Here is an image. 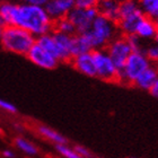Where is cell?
Segmentation results:
<instances>
[{
  "label": "cell",
  "instance_id": "1",
  "mask_svg": "<svg viewBox=\"0 0 158 158\" xmlns=\"http://www.w3.org/2000/svg\"><path fill=\"white\" fill-rule=\"evenodd\" d=\"M0 19L5 26H17L37 37L51 33L53 22L45 8L37 5L0 0Z\"/></svg>",
  "mask_w": 158,
  "mask_h": 158
},
{
  "label": "cell",
  "instance_id": "2",
  "mask_svg": "<svg viewBox=\"0 0 158 158\" xmlns=\"http://www.w3.org/2000/svg\"><path fill=\"white\" fill-rule=\"evenodd\" d=\"M88 41L92 50L105 49L111 41L120 35L118 24L106 17L99 15L93 22L92 26L87 32L81 33Z\"/></svg>",
  "mask_w": 158,
  "mask_h": 158
},
{
  "label": "cell",
  "instance_id": "3",
  "mask_svg": "<svg viewBox=\"0 0 158 158\" xmlns=\"http://www.w3.org/2000/svg\"><path fill=\"white\" fill-rule=\"evenodd\" d=\"M36 37L17 26H5L0 37V46L6 52L26 56L35 44Z\"/></svg>",
  "mask_w": 158,
  "mask_h": 158
},
{
  "label": "cell",
  "instance_id": "4",
  "mask_svg": "<svg viewBox=\"0 0 158 158\" xmlns=\"http://www.w3.org/2000/svg\"><path fill=\"white\" fill-rule=\"evenodd\" d=\"M150 64L152 63L149 62L143 52H132L125 61L123 68L120 70L118 82L122 85L133 86L139 75L143 73Z\"/></svg>",
  "mask_w": 158,
  "mask_h": 158
},
{
  "label": "cell",
  "instance_id": "5",
  "mask_svg": "<svg viewBox=\"0 0 158 158\" xmlns=\"http://www.w3.org/2000/svg\"><path fill=\"white\" fill-rule=\"evenodd\" d=\"M96 67V78L107 82H118L120 71L105 49L93 51Z\"/></svg>",
  "mask_w": 158,
  "mask_h": 158
},
{
  "label": "cell",
  "instance_id": "6",
  "mask_svg": "<svg viewBox=\"0 0 158 158\" xmlns=\"http://www.w3.org/2000/svg\"><path fill=\"white\" fill-rule=\"evenodd\" d=\"M109 56H111L112 61L118 69V71L123 68L125 61L129 58V56L132 53L131 45L128 41V37L118 35V37L111 41L105 48Z\"/></svg>",
  "mask_w": 158,
  "mask_h": 158
},
{
  "label": "cell",
  "instance_id": "7",
  "mask_svg": "<svg viewBox=\"0 0 158 158\" xmlns=\"http://www.w3.org/2000/svg\"><path fill=\"white\" fill-rule=\"evenodd\" d=\"M97 16H98V11L96 8L81 9V8L75 7L67 17L75 26L77 34H81L90 28L93 22Z\"/></svg>",
  "mask_w": 158,
  "mask_h": 158
},
{
  "label": "cell",
  "instance_id": "8",
  "mask_svg": "<svg viewBox=\"0 0 158 158\" xmlns=\"http://www.w3.org/2000/svg\"><path fill=\"white\" fill-rule=\"evenodd\" d=\"M26 58L33 64L45 70L56 69L60 63V61L56 59V56H53L51 53L43 49L42 46L39 45L36 42L31 48V50L27 53Z\"/></svg>",
  "mask_w": 158,
  "mask_h": 158
},
{
  "label": "cell",
  "instance_id": "9",
  "mask_svg": "<svg viewBox=\"0 0 158 158\" xmlns=\"http://www.w3.org/2000/svg\"><path fill=\"white\" fill-rule=\"evenodd\" d=\"M46 13L53 22L62 19L75 8L73 0H49L44 6Z\"/></svg>",
  "mask_w": 158,
  "mask_h": 158
},
{
  "label": "cell",
  "instance_id": "10",
  "mask_svg": "<svg viewBox=\"0 0 158 158\" xmlns=\"http://www.w3.org/2000/svg\"><path fill=\"white\" fill-rule=\"evenodd\" d=\"M53 39L56 41L58 50V60L60 62H70L73 56V36L53 31Z\"/></svg>",
  "mask_w": 158,
  "mask_h": 158
},
{
  "label": "cell",
  "instance_id": "11",
  "mask_svg": "<svg viewBox=\"0 0 158 158\" xmlns=\"http://www.w3.org/2000/svg\"><path fill=\"white\" fill-rule=\"evenodd\" d=\"M71 66L75 68L76 71L81 73L86 77H96V67L94 61V56L92 52L82 53L78 56H73L71 61Z\"/></svg>",
  "mask_w": 158,
  "mask_h": 158
},
{
  "label": "cell",
  "instance_id": "12",
  "mask_svg": "<svg viewBox=\"0 0 158 158\" xmlns=\"http://www.w3.org/2000/svg\"><path fill=\"white\" fill-rule=\"evenodd\" d=\"M158 79V67L156 66H150L143 71L142 73L139 75V77L135 79V88L140 89V90H145V92H149L152 87L155 85V82Z\"/></svg>",
  "mask_w": 158,
  "mask_h": 158
},
{
  "label": "cell",
  "instance_id": "13",
  "mask_svg": "<svg viewBox=\"0 0 158 158\" xmlns=\"http://www.w3.org/2000/svg\"><path fill=\"white\" fill-rule=\"evenodd\" d=\"M157 31L158 25L155 20L143 17L135 28V35L138 36L140 40H142L143 42H149V41H154L156 34H157Z\"/></svg>",
  "mask_w": 158,
  "mask_h": 158
},
{
  "label": "cell",
  "instance_id": "14",
  "mask_svg": "<svg viewBox=\"0 0 158 158\" xmlns=\"http://www.w3.org/2000/svg\"><path fill=\"white\" fill-rule=\"evenodd\" d=\"M120 5L121 0H98L96 9L99 15L116 23L120 17Z\"/></svg>",
  "mask_w": 158,
  "mask_h": 158
},
{
  "label": "cell",
  "instance_id": "15",
  "mask_svg": "<svg viewBox=\"0 0 158 158\" xmlns=\"http://www.w3.org/2000/svg\"><path fill=\"white\" fill-rule=\"evenodd\" d=\"M36 131L40 135H42L43 138L54 142L56 145H68V139L64 135L59 133L58 131H56L54 129L48 127V125H44V124L37 125Z\"/></svg>",
  "mask_w": 158,
  "mask_h": 158
},
{
  "label": "cell",
  "instance_id": "16",
  "mask_svg": "<svg viewBox=\"0 0 158 158\" xmlns=\"http://www.w3.org/2000/svg\"><path fill=\"white\" fill-rule=\"evenodd\" d=\"M139 7L143 16L157 22L158 20V0H138Z\"/></svg>",
  "mask_w": 158,
  "mask_h": 158
},
{
  "label": "cell",
  "instance_id": "17",
  "mask_svg": "<svg viewBox=\"0 0 158 158\" xmlns=\"http://www.w3.org/2000/svg\"><path fill=\"white\" fill-rule=\"evenodd\" d=\"M93 50L84 34H76L73 36V56H76L82 53L92 52Z\"/></svg>",
  "mask_w": 158,
  "mask_h": 158
},
{
  "label": "cell",
  "instance_id": "18",
  "mask_svg": "<svg viewBox=\"0 0 158 158\" xmlns=\"http://www.w3.org/2000/svg\"><path fill=\"white\" fill-rule=\"evenodd\" d=\"M14 143L20 152H23L24 154H26L28 156H36L39 154V149L36 146L34 145L33 142H31L30 140H27L26 138L17 137L14 140Z\"/></svg>",
  "mask_w": 158,
  "mask_h": 158
},
{
  "label": "cell",
  "instance_id": "19",
  "mask_svg": "<svg viewBox=\"0 0 158 158\" xmlns=\"http://www.w3.org/2000/svg\"><path fill=\"white\" fill-rule=\"evenodd\" d=\"M53 31L56 32H59V33L67 34V35H76V28L73 25V23L70 22V19L68 17H64L62 19H59L54 22V27H53Z\"/></svg>",
  "mask_w": 158,
  "mask_h": 158
},
{
  "label": "cell",
  "instance_id": "20",
  "mask_svg": "<svg viewBox=\"0 0 158 158\" xmlns=\"http://www.w3.org/2000/svg\"><path fill=\"white\" fill-rule=\"evenodd\" d=\"M143 53L152 66L158 67V45L155 42L146 44Z\"/></svg>",
  "mask_w": 158,
  "mask_h": 158
},
{
  "label": "cell",
  "instance_id": "21",
  "mask_svg": "<svg viewBox=\"0 0 158 158\" xmlns=\"http://www.w3.org/2000/svg\"><path fill=\"white\" fill-rule=\"evenodd\" d=\"M56 152L64 158H84L81 156H79L73 150V148H70L68 145H56Z\"/></svg>",
  "mask_w": 158,
  "mask_h": 158
},
{
  "label": "cell",
  "instance_id": "22",
  "mask_svg": "<svg viewBox=\"0 0 158 158\" xmlns=\"http://www.w3.org/2000/svg\"><path fill=\"white\" fill-rule=\"evenodd\" d=\"M128 41L131 45L132 52H138V51H141L143 52L146 46V42H143L142 40H140L138 36L135 35H131V36H128Z\"/></svg>",
  "mask_w": 158,
  "mask_h": 158
},
{
  "label": "cell",
  "instance_id": "23",
  "mask_svg": "<svg viewBox=\"0 0 158 158\" xmlns=\"http://www.w3.org/2000/svg\"><path fill=\"white\" fill-rule=\"evenodd\" d=\"M0 110L1 111H5L7 113H10V114H16L18 112L16 105H14L13 103L8 102L6 99L0 98Z\"/></svg>",
  "mask_w": 158,
  "mask_h": 158
},
{
  "label": "cell",
  "instance_id": "24",
  "mask_svg": "<svg viewBox=\"0 0 158 158\" xmlns=\"http://www.w3.org/2000/svg\"><path fill=\"white\" fill-rule=\"evenodd\" d=\"M75 7L81 8V9H88V8H96L98 0H73Z\"/></svg>",
  "mask_w": 158,
  "mask_h": 158
},
{
  "label": "cell",
  "instance_id": "25",
  "mask_svg": "<svg viewBox=\"0 0 158 158\" xmlns=\"http://www.w3.org/2000/svg\"><path fill=\"white\" fill-rule=\"evenodd\" d=\"M73 150H75V152H76L79 156H81V157H84V158L93 157L92 154H90V152H89L86 147H84V146H80V145L75 146V147H73Z\"/></svg>",
  "mask_w": 158,
  "mask_h": 158
},
{
  "label": "cell",
  "instance_id": "26",
  "mask_svg": "<svg viewBox=\"0 0 158 158\" xmlns=\"http://www.w3.org/2000/svg\"><path fill=\"white\" fill-rule=\"evenodd\" d=\"M49 0H17V2L28 3V5H37V6H45Z\"/></svg>",
  "mask_w": 158,
  "mask_h": 158
},
{
  "label": "cell",
  "instance_id": "27",
  "mask_svg": "<svg viewBox=\"0 0 158 158\" xmlns=\"http://www.w3.org/2000/svg\"><path fill=\"white\" fill-rule=\"evenodd\" d=\"M149 93H150V95H152V97H155L156 99H158V79H157V81L155 82V85L152 86V89L149 90Z\"/></svg>",
  "mask_w": 158,
  "mask_h": 158
},
{
  "label": "cell",
  "instance_id": "28",
  "mask_svg": "<svg viewBox=\"0 0 158 158\" xmlns=\"http://www.w3.org/2000/svg\"><path fill=\"white\" fill-rule=\"evenodd\" d=\"M1 154L5 158H15V152L10 149H5V150H2Z\"/></svg>",
  "mask_w": 158,
  "mask_h": 158
},
{
  "label": "cell",
  "instance_id": "29",
  "mask_svg": "<svg viewBox=\"0 0 158 158\" xmlns=\"http://www.w3.org/2000/svg\"><path fill=\"white\" fill-rule=\"evenodd\" d=\"M3 28H5V25H3V23L1 22V19H0V37H1V34H2Z\"/></svg>",
  "mask_w": 158,
  "mask_h": 158
},
{
  "label": "cell",
  "instance_id": "30",
  "mask_svg": "<svg viewBox=\"0 0 158 158\" xmlns=\"http://www.w3.org/2000/svg\"><path fill=\"white\" fill-rule=\"evenodd\" d=\"M154 42L156 43L158 45V31H157V34H156V36H155V39H154Z\"/></svg>",
  "mask_w": 158,
  "mask_h": 158
},
{
  "label": "cell",
  "instance_id": "31",
  "mask_svg": "<svg viewBox=\"0 0 158 158\" xmlns=\"http://www.w3.org/2000/svg\"><path fill=\"white\" fill-rule=\"evenodd\" d=\"M2 128H1V127H0V135H2Z\"/></svg>",
  "mask_w": 158,
  "mask_h": 158
},
{
  "label": "cell",
  "instance_id": "32",
  "mask_svg": "<svg viewBox=\"0 0 158 158\" xmlns=\"http://www.w3.org/2000/svg\"><path fill=\"white\" fill-rule=\"evenodd\" d=\"M129 158H137V157H129Z\"/></svg>",
  "mask_w": 158,
  "mask_h": 158
},
{
  "label": "cell",
  "instance_id": "33",
  "mask_svg": "<svg viewBox=\"0 0 158 158\" xmlns=\"http://www.w3.org/2000/svg\"><path fill=\"white\" fill-rule=\"evenodd\" d=\"M156 23H157V25H158V20H157V22H156Z\"/></svg>",
  "mask_w": 158,
  "mask_h": 158
},
{
  "label": "cell",
  "instance_id": "34",
  "mask_svg": "<svg viewBox=\"0 0 158 158\" xmlns=\"http://www.w3.org/2000/svg\"><path fill=\"white\" fill-rule=\"evenodd\" d=\"M90 158H95V157H90Z\"/></svg>",
  "mask_w": 158,
  "mask_h": 158
}]
</instances>
